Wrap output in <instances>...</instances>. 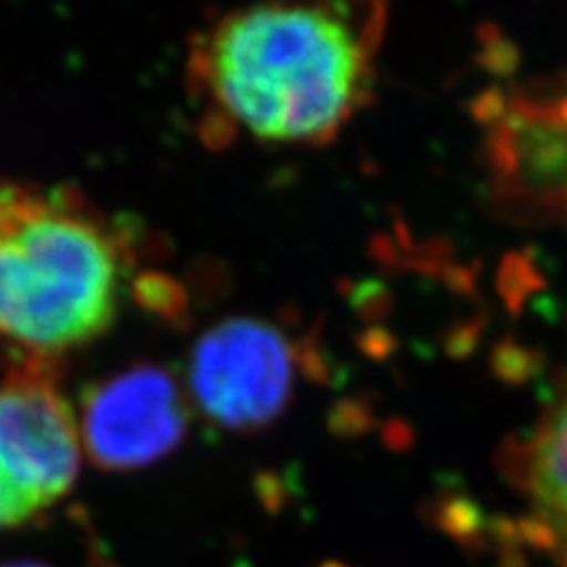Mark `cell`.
<instances>
[{"label": "cell", "mask_w": 567, "mask_h": 567, "mask_svg": "<svg viewBox=\"0 0 567 567\" xmlns=\"http://www.w3.org/2000/svg\"><path fill=\"white\" fill-rule=\"evenodd\" d=\"M377 17L358 0L237 8L194 39V93L233 133L268 145H324L371 95Z\"/></svg>", "instance_id": "obj_1"}, {"label": "cell", "mask_w": 567, "mask_h": 567, "mask_svg": "<svg viewBox=\"0 0 567 567\" xmlns=\"http://www.w3.org/2000/svg\"><path fill=\"white\" fill-rule=\"evenodd\" d=\"M126 254L66 192L0 181V339L50 360L114 324Z\"/></svg>", "instance_id": "obj_2"}, {"label": "cell", "mask_w": 567, "mask_h": 567, "mask_svg": "<svg viewBox=\"0 0 567 567\" xmlns=\"http://www.w3.org/2000/svg\"><path fill=\"white\" fill-rule=\"evenodd\" d=\"M485 158L494 199L513 216L567 225V85L496 95Z\"/></svg>", "instance_id": "obj_3"}, {"label": "cell", "mask_w": 567, "mask_h": 567, "mask_svg": "<svg viewBox=\"0 0 567 567\" xmlns=\"http://www.w3.org/2000/svg\"><path fill=\"white\" fill-rule=\"evenodd\" d=\"M48 360H22L0 381V468L45 511L71 489L81 435Z\"/></svg>", "instance_id": "obj_4"}, {"label": "cell", "mask_w": 567, "mask_h": 567, "mask_svg": "<svg viewBox=\"0 0 567 567\" xmlns=\"http://www.w3.org/2000/svg\"><path fill=\"white\" fill-rule=\"evenodd\" d=\"M287 336L258 322L210 329L189 362V393L202 412L227 429H258L275 419L293 388Z\"/></svg>", "instance_id": "obj_5"}, {"label": "cell", "mask_w": 567, "mask_h": 567, "mask_svg": "<svg viewBox=\"0 0 567 567\" xmlns=\"http://www.w3.org/2000/svg\"><path fill=\"white\" fill-rule=\"evenodd\" d=\"M187 423V400L175 379L158 367H135L87 393L79 431L100 468L131 471L175 450Z\"/></svg>", "instance_id": "obj_6"}, {"label": "cell", "mask_w": 567, "mask_h": 567, "mask_svg": "<svg viewBox=\"0 0 567 567\" xmlns=\"http://www.w3.org/2000/svg\"><path fill=\"white\" fill-rule=\"evenodd\" d=\"M525 489L532 520L567 565V385L532 431L525 454Z\"/></svg>", "instance_id": "obj_7"}, {"label": "cell", "mask_w": 567, "mask_h": 567, "mask_svg": "<svg viewBox=\"0 0 567 567\" xmlns=\"http://www.w3.org/2000/svg\"><path fill=\"white\" fill-rule=\"evenodd\" d=\"M35 513L41 511L27 499L24 492L10 481L3 468H0V529L22 525L29 518H33Z\"/></svg>", "instance_id": "obj_8"}, {"label": "cell", "mask_w": 567, "mask_h": 567, "mask_svg": "<svg viewBox=\"0 0 567 567\" xmlns=\"http://www.w3.org/2000/svg\"><path fill=\"white\" fill-rule=\"evenodd\" d=\"M0 567H48V565L33 563V560H12V563H3Z\"/></svg>", "instance_id": "obj_9"}]
</instances>
